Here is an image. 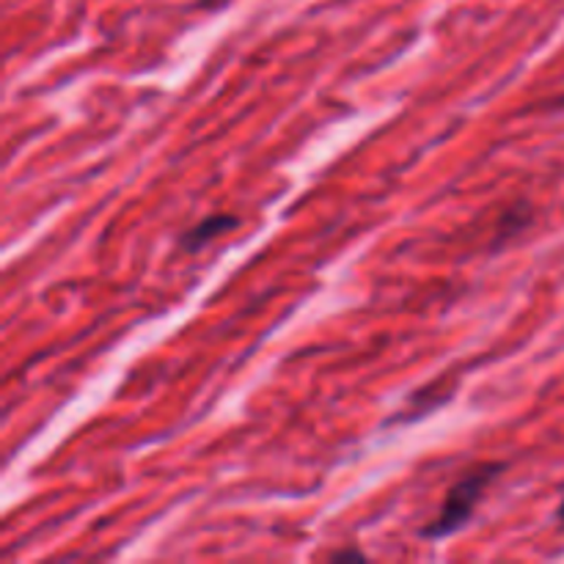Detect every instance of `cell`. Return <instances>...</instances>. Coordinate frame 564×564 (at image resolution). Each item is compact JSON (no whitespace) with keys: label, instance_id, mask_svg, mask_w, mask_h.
<instances>
[{"label":"cell","instance_id":"cell-2","mask_svg":"<svg viewBox=\"0 0 564 564\" xmlns=\"http://www.w3.org/2000/svg\"><path fill=\"white\" fill-rule=\"evenodd\" d=\"M237 226H240V218H237V215H226V213L207 215L204 220L193 224L191 229L182 231L180 248L185 253H196V251H202V248H207L209 242L218 240V237L229 235V231L237 229Z\"/></svg>","mask_w":564,"mask_h":564},{"label":"cell","instance_id":"cell-1","mask_svg":"<svg viewBox=\"0 0 564 564\" xmlns=\"http://www.w3.org/2000/svg\"><path fill=\"white\" fill-rule=\"evenodd\" d=\"M505 471V463H479V466L468 468L449 490H446V499L441 505L438 516L422 529V538L427 540H444L449 534H455L457 529L466 527L471 521V516L477 512L479 501L485 499L490 485L499 479V474Z\"/></svg>","mask_w":564,"mask_h":564},{"label":"cell","instance_id":"cell-3","mask_svg":"<svg viewBox=\"0 0 564 564\" xmlns=\"http://www.w3.org/2000/svg\"><path fill=\"white\" fill-rule=\"evenodd\" d=\"M226 3H229V0H198V9L215 11V9H220V6H226Z\"/></svg>","mask_w":564,"mask_h":564},{"label":"cell","instance_id":"cell-4","mask_svg":"<svg viewBox=\"0 0 564 564\" xmlns=\"http://www.w3.org/2000/svg\"><path fill=\"white\" fill-rule=\"evenodd\" d=\"M560 518L564 521V505H562V510H560Z\"/></svg>","mask_w":564,"mask_h":564}]
</instances>
